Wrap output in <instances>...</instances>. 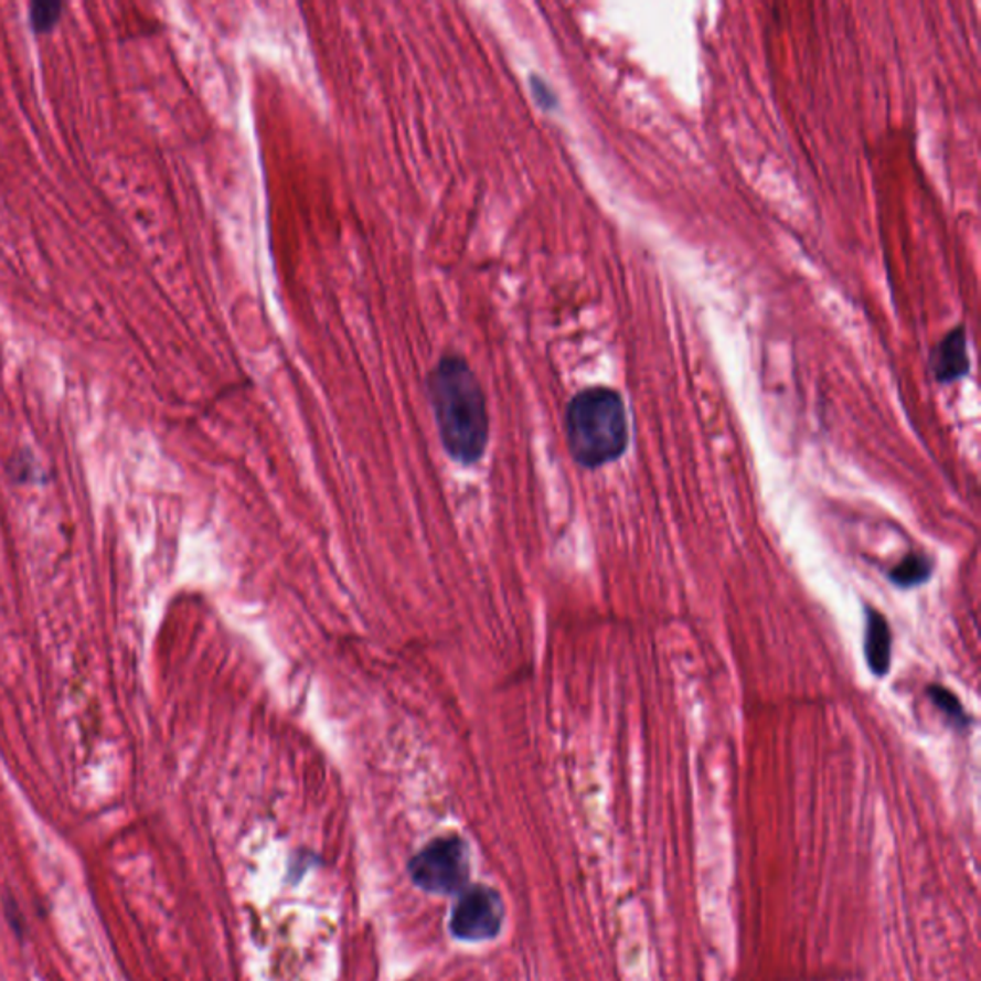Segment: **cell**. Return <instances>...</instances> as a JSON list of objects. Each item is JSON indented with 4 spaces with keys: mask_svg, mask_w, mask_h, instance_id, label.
<instances>
[{
    "mask_svg": "<svg viewBox=\"0 0 981 981\" xmlns=\"http://www.w3.org/2000/svg\"><path fill=\"white\" fill-rule=\"evenodd\" d=\"M428 397L447 455L476 465L488 449L489 410L480 380L465 356L444 355L428 376Z\"/></svg>",
    "mask_w": 981,
    "mask_h": 981,
    "instance_id": "1",
    "label": "cell"
},
{
    "mask_svg": "<svg viewBox=\"0 0 981 981\" xmlns=\"http://www.w3.org/2000/svg\"><path fill=\"white\" fill-rule=\"evenodd\" d=\"M564 428L572 458L587 470L616 462L629 447L626 401L611 387L575 393L567 403Z\"/></svg>",
    "mask_w": 981,
    "mask_h": 981,
    "instance_id": "2",
    "label": "cell"
},
{
    "mask_svg": "<svg viewBox=\"0 0 981 981\" xmlns=\"http://www.w3.org/2000/svg\"><path fill=\"white\" fill-rule=\"evenodd\" d=\"M416 886L428 894H460L470 878V853L457 834L436 838L408 863Z\"/></svg>",
    "mask_w": 981,
    "mask_h": 981,
    "instance_id": "3",
    "label": "cell"
},
{
    "mask_svg": "<svg viewBox=\"0 0 981 981\" xmlns=\"http://www.w3.org/2000/svg\"><path fill=\"white\" fill-rule=\"evenodd\" d=\"M504 920L501 895L486 886L465 887L451 913V934L462 941L497 938Z\"/></svg>",
    "mask_w": 981,
    "mask_h": 981,
    "instance_id": "4",
    "label": "cell"
},
{
    "mask_svg": "<svg viewBox=\"0 0 981 981\" xmlns=\"http://www.w3.org/2000/svg\"><path fill=\"white\" fill-rule=\"evenodd\" d=\"M930 369L939 384H952L964 378L970 372L968 342L964 327L952 328L946 338L934 348L930 355Z\"/></svg>",
    "mask_w": 981,
    "mask_h": 981,
    "instance_id": "5",
    "label": "cell"
},
{
    "mask_svg": "<svg viewBox=\"0 0 981 981\" xmlns=\"http://www.w3.org/2000/svg\"><path fill=\"white\" fill-rule=\"evenodd\" d=\"M865 660L873 675L878 679L889 673L892 669V627L887 623L886 616L879 614L873 606L865 608Z\"/></svg>",
    "mask_w": 981,
    "mask_h": 981,
    "instance_id": "6",
    "label": "cell"
},
{
    "mask_svg": "<svg viewBox=\"0 0 981 981\" xmlns=\"http://www.w3.org/2000/svg\"><path fill=\"white\" fill-rule=\"evenodd\" d=\"M934 562L924 554H909L905 556L897 566L889 569V582L894 583L897 589H916L924 583H928L934 575Z\"/></svg>",
    "mask_w": 981,
    "mask_h": 981,
    "instance_id": "7",
    "label": "cell"
},
{
    "mask_svg": "<svg viewBox=\"0 0 981 981\" xmlns=\"http://www.w3.org/2000/svg\"><path fill=\"white\" fill-rule=\"evenodd\" d=\"M926 692H928V699L931 700V704L936 705L939 712L946 715L952 728H957L960 733L968 731L970 719H968L967 712L960 704V700L949 689L941 686V684H931Z\"/></svg>",
    "mask_w": 981,
    "mask_h": 981,
    "instance_id": "8",
    "label": "cell"
},
{
    "mask_svg": "<svg viewBox=\"0 0 981 981\" xmlns=\"http://www.w3.org/2000/svg\"><path fill=\"white\" fill-rule=\"evenodd\" d=\"M64 4L58 0H35L30 7V23L35 33L49 31L62 20Z\"/></svg>",
    "mask_w": 981,
    "mask_h": 981,
    "instance_id": "9",
    "label": "cell"
}]
</instances>
